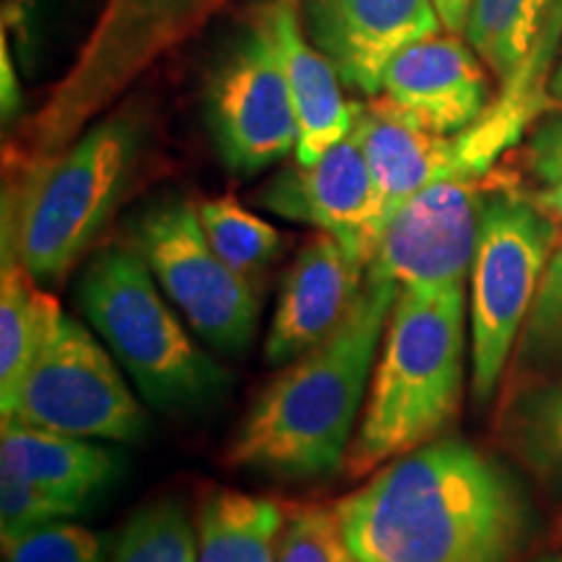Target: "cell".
Here are the masks:
<instances>
[{"label":"cell","mask_w":562,"mask_h":562,"mask_svg":"<svg viewBox=\"0 0 562 562\" xmlns=\"http://www.w3.org/2000/svg\"><path fill=\"white\" fill-rule=\"evenodd\" d=\"M362 562H516L531 510L508 469L459 438H435L334 503Z\"/></svg>","instance_id":"1"},{"label":"cell","mask_w":562,"mask_h":562,"mask_svg":"<svg viewBox=\"0 0 562 562\" xmlns=\"http://www.w3.org/2000/svg\"><path fill=\"white\" fill-rule=\"evenodd\" d=\"M398 284L370 277L336 331L266 385L232 438L229 463L277 480L339 472L360 425Z\"/></svg>","instance_id":"2"},{"label":"cell","mask_w":562,"mask_h":562,"mask_svg":"<svg viewBox=\"0 0 562 562\" xmlns=\"http://www.w3.org/2000/svg\"><path fill=\"white\" fill-rule=\"evenodd\" d=\"M467 286L398 290L344 469L351 480L414 451L451 425L463 393Z\"/></svg>","instance_id":"3"},{"label":"cell","mask_w":562,"mask_h":562,"mask_svg":"<svg viewBox=\"0 0 562 562\" xmlns=\"http://www.w3.org/2000/svg\"><path fill=\"white\" fill-rule=\"evenodd\" d=\"M136 154V123L110 117L32 161L24 182L3 195V252L42 286L66 279L121 201Z\"/></svg>","instance_id":"4"},{"label":"cell","mask_w":562,"mask_h":562,"mask_svg":"<svg viewBox=\"0 0 562 562\" xmlns=\"http://www.w3.org/2000/svg\"><path fill=\"white\" fill-rule=\"evenodd\" d=\"M79 305L140 396L165 412L199 409L229 375L191 339L136 248L110 245L79 279Z\"/></svg>","instance_id":"5"},{"label":"cell","mask_w":562,"mask_h":562,"mask_svg":"<svg viewBox=\"0 0 562 562\" xmlns=\"http://www.w3.org/2000/svg\"><path fill=\"white\" fill-rule=\"evenodd\" d=\"M558 227L537 199L516 191H487L472 271V393L487 404L508 368L526 315L550 263Z\"/></svg>","instance_id":"6"},{"label":"cell","mask_w":562,"mask_h":562,"mask_svg":"<svg viewBox=\"0 0 562 562\" xmlns=\"http://www.w3.org/2000/svg\"><path fill=\"white\" fill-rule=\"evenodd\" d=\"M133 248L209 347L227 355L250 347L258 328L256 292L211 248L199 206L186 199L151 203L133 229Z\"/></svg>","instance_id":"7"},{"label":"cell","mask_w":562,"mask_h":562,"mask_svg":"<svg viewBox=\"0 0 562 562\" xmlns=\"http://www.w3.org/2000/svg\"><path fill=\"white\" fill-rule=\"evenodd\" d=\"M3 419L89 440H140L146 414L110 349L89 328L60 313Z\"/></svg>","instance_id":"8"},{"label":"cell","mask_w":562,"mask_h":562,"mask_svg":"<svg viewBox=\"0 0 562 562\" xmlns=\"http://www.w3.org/2000/svg\"><path fill=\"white\" fill-rule=\"evenodd\" d=\"M199 11L195 0H110L76 68L34 123V161L79 138L81 125Z\"/></svg>","instance_id":"9"},{"label":"cell","mask_w":562,"mask_h":562,"mask_svg":"<svg viewBox=\"0 0 562 562\" xmlns=\"http://www.w3.org/2000/svg\"><path fill=\"white\" fill-rule=\"evenodd\" d=\"M487 191L484 178H456L414 193L385 222L370 277L391 279L402 292L417 294L467 286Z\"/></svg>","instance_id":"10"},{"label":"cell","mask_w":562,"mask_h":562,"mask_svg":"<svg viewBox=\"0 0 562 562\" xmlns=\"http://www.w3.org/2000/svg\"><path fill=\"white\" fill-rule=\"evenodd\" d=\"M209 123L216 151L235 175H256L297 151L292 97L261 16L237 40L211 81Z\"/></svg>","instance_id":"11"},{"label":"cell","mask_w":562,"mask_h":562,"mask_svg":"<svg viewBox=\"0 0 562 562\" xmlns=\"http://www.w3.org/2000/svg\"><path fill=\"white\" fill-rule=\"evenodd\" d=\"M266 209L284 220L311 224L370 266L381 237V209L368 157L351 131L311 165H294L266 188Z\"/></svg>","instance_id":"12"},{"label":"cell","mask_w":562,"mask_h":562,"mask_svg":"<svg viewBox=\"0 0 562 562\" xmlns=\"http://www.w3.org/2000/svg\"><path fill=\"white\" fill-rule=\"evenodd\" d=\"M368 281V263L328 232L302 245L279 290L263 357L290 364L341 326Z\"/></svg>","instance_id":"13"},{"label":"cell","mask_w":562,"mask_h":562,"mask_svg":"<svg viewBox=\"0 0 562 562\" xmlns=\"http://www.w3.org/2000/svg\"><path fill=\"white\" fill-rule=\"evenodd\" d=\"M307 19L341 79L368 97L381 94L385 68L406 45L442 30L432 0H311Z\"/></svg>","instance_id":"14"},{"label":"cell","mask_w":562,"mask_h":562,"mask_svg":"<svg viewBox=\"0 0 562 562\" xmlns=\"http://www.w3.org/2000/svg\"><path fill=\"white\" fill-rule=\"evenodd\" d=\"M383 97L422 128L453 136L490 108V81L474 47L459 34H435L406 45L389 63Z\"/></svg>","instance_id":"15"},{"label":"cell","mask_w":562,"mask_h":562,"mask_svg":"<svg viewBox=\"0 0 562 562\" xmlns=\"http://www.w3.org/2000/svg\"><path fill=\"white\" fill-rule=\"evenodd\" d=\"M261 21L277 45L294 117H297V165H311L355 128L357 104L341 91V74L326 53L302 32L297 0H269Z\"/></svg>","instance_id":"16"},{"label":"cell","mask_w":562,"mask_h":562,"mask_svg":"<svg viewBox=\"0 0 562 562\" xmlns=\"http://www.w3.org/2000/svg\"><path fill=\"white\" fill-rule=\"evenodd\" d=\"M117 459L89 438L45 430L19 419H3L0 472L40 484L87 505L115 476Z\"/></svg>","instance_id":"17"},{"label":"cell","mask_w":562,"mask_h":562,"mask_svg":"<svg viewBox=\"0 0 562 562\" xmlns=\"http://www.w3.org/2000/svg\"><path fill=\"white\" fill-rule=\"evenodd\" d=\"M284 524L273 497L209 490L195 513V562H277Z\"/></svg>","instance_id":"18"},{"label":"cell","mask_w":562,"mask_h":562,"mask_svg":"<svg viewBox=\"0 0 562 562\" xmlns=\"http://www.w3.org/2000/svg\"><path fill=\"white\" fill-rule=\"evenodd\" d=\"M0 256V414L9 417L34 357L63 311L16 256Z\"/></svg>","instance_id":"19"},{"label":"cell","mask_w":562,"mask_h":562,"mask_svg":"<svg viewBox=\"0 0 562 562\" xmlns=\"http://www.w3.org/2000/svg\"><path fill=\"white\" fill-rule=\"evenodd\" d=\"M505 440L547 490L562 495V378H544L513 398Z\"/></svg>","instance_id":"20"},{"label":"cell","mask_w":562,"mask_h":562,"mask_svg":"<svg viewBox=\"0 0 562 562\" xmlns=\"http://www.w3.org/2000/svg\"><path fill=\"white\" fill-rule=\"evenodd\" d=\"M550 0H472L467 40L503 83L529 63Z\"/></svg>","instance_id":"21"},{"label":"cell","mask_w":562,"mask_h":562,"mask_svg":"<svg viewBox=\"0 0 562 562\" xmlns=\"http://www.w3.org/2000/svg\"><path fill=\"white\" fill-rule=\"evenodd\" d=\"M199 216L211 248L240 277L252 281L277 261L281 250L279 229L229 195L201 201Z\"/></svg>","instance_id":"22"},{"label":"cell","mask_w":562,"mask_h":562,"mask_svg":"<svg viewBox=\"0 0 562 562\" xmlns=\"http://www.w3.org/2000/svg\"><path fill=\"white\" fill-rule=\"evenodd\" d=\"M110 562H195V524L180 503H149L125 524Z\"/></svg>","instance_id":"23"},{"label":"cell","mask_w":562,"mask_h":562,"mask_svg":"<svg viewBox=\"0 0 562 562\" xmlns=\"http://www.w3.org/2000/svg\"><path fill=\"white\" fill-rule=\"evenodd\" d=\"M516 368L529 378L562 372V245L554 248L526 315L516 344Z\"/></svg>","instance_id":"24"},{"label":"cell","mask_w":562,"mask_h":562,"mask_svg":"<svg viewBox=\"0 0 562 562\" xmlns=\"http://www.w3.org/2000/svg\"><path fill=\"white\" fill-rule=\"evenodd\" d=\"M277 562H362L344 537L334 505H302L286 513Z\"/></svg>","instance_id":"25"},{"label":"cell","mask_w":562,"mask_h":562,"mask_svg":"<svg viewBox=\"0 0 562 562\" xmlns=\"http://www.w3.org/2000/svg\"><path fill=\"white\" fill-rule=\"evenodd\" d=\"M83 508L87 505L74 497L58 495V492L21 480L16 474L0 472V539L3 542H11L40 526L79 516Z\"/></svg>","instance_id":"26"},{"label":"cell","mask_w":562,"mask_h":562,"mask_svg":"<svg viewBox=\"0 0 562 562\" xmlns=\"http://www.w3.org/2000/svg\"><path fill=\"white\" fill-rule=\"evenodd\" d=\"M100 533L55 521L3 542V562H110Z\"/></svg>","instance_id":"27"},{"label":"cell","mask_w":562,"mask_h":562,"mask_svg":"<svg viewBox=\"0 0 562 562\" xmlns=\"http://www.w3.org/2000/svg\"><path fill=\"white\" fill-rule=\"evenodd\" d=\"M529 167L539 182L537 203L562 224V121H550L533 133Z\"/></svg>","instance_id":"28"},{"label":"cell","mask_w":562,"mask_h":562,"mask_svg":"<svg viewBox=\"0 0 562 562\" xmlns=\"http://www.w3.org/2000/svg\"><path fill=\"white\" fill-rule=\"evenodd\" d=\"M34 5L37 0H3V30H11L19 55L30 66L34 55Z\"/></svg>","instance_id":"29"},{"label":"cell","mask_w":562,"mask_h":562,"mask_svg":"<svg viewBox=\"0 0 562 562\" xmlns=\"http://www.w3.org/2000/svg\"><path fill=\"white\" fill-rule=\"evenodd\" d=\"M0 79H3V89H0V102H3V123L9 125L21 110V91L16 81V68L9 55V32L3 30L0 37Z\"/></svg>","instance_id":"30"},{"label":"cell","mask_w":562,"mask_h":562,"mask_svg":"<svg viewBox=\"0 0 562 562\" xmlns=\"http://www.w3.org/2000/svg\"><path fill=\"white\" fill-rule=\"evenodd\" d=\"M435 9L440 13L442 26L451 34L467 32V19L472 11V0H432Z\"/></svg>","instance_id":"31"},{"label":"cell","mask_w":562,"mask_h":562,"mask_svg":"<svg viewBox=\"0 0 562 562\" xmlns=\"http://www.w3.org/2000/svg\"><path fill=\"white\" fill-rule=\"evenodd\" d=\"M552 94H554V100L562 104V63H560L558 74H554V79H552Z\"/></svg>","instance_id":"32"},{"label":"cell","mask_w":562,"mask_h":562,"mask_svg":"<svg viewBox=\"0 0 562 562\" xmlns=\"http://www.w3.org/2000/svg\"><path fill=\"white\" fill-rule=\"evenodd\" d=\"M554 542L562 547V518L558 521V526H554Z\"/></svg>","instance_id":"33"},{"label":"cell","mask_w":562,"mask_h":562,"mask_svg":"<svg viewBox=\"0 0 562 562\" xmlns=\"http://www.w3.org/2000/svg\"><path fill=\"white\" fill-rule=\"evenodd\" d=\"M537 562H562V554H554V558H544V560H537Z\"/></svg>","instance_id":"34"},{"label":"cell","mask_w":562,"mask_h":562,"mask_svg":"<svg viewBox=\"0 0 562 562\" xmlns=\"http://www.w3.org/2000/svg\"><path fill=\"white\" fill-rule=\"evenodd\" d=\"M195 3H199V5H203V3H206V0H195Z\"/></svg>","instance_id":"35"}]
</instances>
